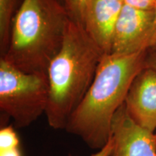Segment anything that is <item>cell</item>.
Wrapping results in <instances>:
<instances>
[{
    "label": "cell",
    "instance_id": "1",
    "mask_svg": "<svg viewBox=\"0 0 156 156\" xmlns=\"http://www.w3.org/2000/svg\"><path fill=\"white\" fill-rule=\"evenodd\" d=\"M147 51L129 55L105 54L64 130L80 137L91 149H102L110 140L114 114L124 103L134 78L145 68Z\"/></svg>",
    "mask_w": 156,
    "mask_h": 156
},
{
    "label": "cell",
    "instance_id": "2",
    "mask_svg": "<svg viewBox=\"0 0 156 156\" xmlns=\"http://www.w3.org/2000/svg\"><path fill=\"white\" fill-rule=\"evenodd\" d=\"M105 54L80 23L69 18L63 44L48 66L46 116L54 129H65L86 95Z\"/></svg>",
    "mask_w": 156,
    "mask_h": 156
},
{
    "label": "cell",
    "instance_id": "3",
    "mask_svg": "<svg viewBox=\"0 0 156 156\" xmlns=\"http://www.w3.org/2000/svg\"><path fill=\"white\" fill-rule=\"evenodd\" d=\"M69 18L60 0H23L1 58L25 73L47 74L63 44Z\"/></svg>",
    "mask_w": 156,
    "mask_h": 156
},
{
    "label": "cell",
    "instance_id": "4",
    "mask_svg": "<svg viewBox=\"0 0 156 156\" xmlns=\"http://www.w3.org/2000/svg\"><path fill=\"white\" fill-rule=\"evenodd\" d=\"M48 97L47 74L25 73L0 58V110L15 128L27 127L46 114Z\"/></svg>",
    "mask_w": 156,
    "mask_h": 156
},
{
    "label": "cell",
    "instance_id": "5",
    "mask_svg": "<svg viewBox=\"0 0 156 156\" xmlns=\"http://www.w3.org/2000/svg\"><path fill=\"white\" fill-rule=\"evenodd\" d=\"M154 25V10H142L124 4L115 25L110 54L129 55L151 48Z\"/></svg>",
    "mask_w": 156,
    "mask_h": 156
},
{
    "label": "cell",
    "instance_id": "6",
    "mask_svg": "<svg viewBox=\"0 0 156 156\" xmlns=\"http://www.w3.org/2000/svg\"><path fill=\"white\" fill-rule=\"evenodd\" d=\"M111 156H156V135L142 127L122 104L114 114L111 129Z\"/></svg>",
    "mask_w": 156,
    "mask_h": 156
},
{
    "label": "cell",
    "instance_id": "7",
    "mask_svg": "<svg viewBox=\"0 0 156 156\" xmlns=\"http://www.w3.org/2000/svg\"><path fill=\"white\" fill-rule=\"evenodd\" d=\"M129 116L142 127L156 131V72L145 68L132 82L125 101Z\"/></svg>",
    "mask_w": 156,
    "mask_h": 156
},
{
    "label": "cell",
    "instance_id": "8",
    "mask_svg": "<svg viewBox=\"0 0 156 156\" xmlns=\"http://www.w3.org/2000/svg\"><path fill=\"white\" fill-rule=\"evenodd\" d=\"M123 5L117 0H91L87 7L83 26L105 54L111 53L115 25Z\"/></svg>",
    "mask_w": 156,
    "mask_h": 156
},
{
    "label": "cell",
    "instance_id": "9",
    "mask_svg": "<svg viewBox=\"0 0 156 156\" xmlns=\"http://www.w3.org/2000/svg\"><path fill=\"white\" fill-rule=\"evenodd\" d=\"M23 0H0V53L5 55L9 46L13 20Z\"/></svg>",
    "mask_w": 156,
    "mask_h": 156
},
{
    "label": "cell",
    "instance_id": "10",
    "mask_svg": "<svg viewBox=\"0 0 156 156\" xmlns=\"http://www.w3.org/2000/svg\"><path fill=\"white\" fill-rule=\"evenodd\" d=\"M70 17L83 25L87 7L91 0H62Z\"/></svg>",
    "mask_w": 156,
    "mask_h": 156
},
{
    "label": "cell",
    "instance_id": "11",
    "mask_svg": "<svg viewBox=\"0 0 156 156\" xmlns=\"http://www.w3.org/2000/svg\"><path fill=\"white\" fill-rule=\"evenodd\" d=\"M20 140L14 126H4L0 130V150L19 147Z\"/></svg>",
    "mask_w": 156,
    "mask_h": 156
},
{
    "label": "cell",
    "instance_id": "12",
    "mask_svg": "<svg viewBox=\"0 0 156 156\" xmlns=\"http://www.w3.org/2000/svg\"><path fill=\"white\" fill-rule=\"evenodd\" d=\"M123 2L126 5L138 9L154 10L155 0H123Z\"/></svg>",
    "mask_w": 156,
    "mask_h": 156
},
{
    "label": "cell",
    "instance_id": "13",
    "mask_svg": "<svg viewBox=\"0 0 156 156\" xmlns=\"http://www.w3.org/2000/svg\"><path fill=\"white\" fill-rule=\"evenodd\" d=\"M145 68H150L156 72V48H150L147 51Z\"/></svg>",
    "mask_w": 156,
    "mask_h": 156
},
{
    "label": "cell",
    "instance_id": "14",
    "mask_svg": "<svg viewBox=\"0 0 156 156\" xmlns=\"http://www.w3.org/2000/svg\"><path fill=\"white\" fill-rule=\"evenodd\" d=\"M112 149H113V144H112V140L111 139L108 140V143L103 147L102 149L98 151L96 153L93 154L90 156H111L112 153Z\"/></svg>",
    "mask_w": 156,
    "mask_h": 156
},
{
    "label": "cell",
    "instance_id": "15",
    "mask_svg": "<svg viewBox=\"0 0 156 156\" xmlns=\"http://www.w3.org/2000/svg\"><path fill=\"white\" fill-rule=\"evenodd\" d=\"M0 156H22L19 147L9 148V149L0 150Z\"/></svg>",
    "mask_w": 156,
    "mask_h": 156
},
{
    "label": "cell",
    "instance_id": "16",
    "mask_svg": "<svg viewBox=\"0 0 156 156\" xmlns=\"http://www.w3.org/2000/svg\"><path fill=\"white\" fill-rule=\"evenodd\" d=\"M154 12H155V25H154V32H153V38H152L151 48H156V0H155V8H154Z\"/></svg>",
    "mask_w": 156,
    "mask_h": 156
},
{
    "label": "cell",
    "instance_id": "17",
    "mask_svg": "<svg viewBox=\"0 0 156 156\" xmlns=\"http://www.w3.org/2000/svg\"><path fill=\"white\" fill-rule=\"evenodd\" d=\"M117 1H122L123 2V0H117Z\"/></svg>",
    "mask_w": 156,
    "mask_h": 156
},
{
    "label": "cell",
    "instance_id": "18",
    "mask_svg": "<svg viewBox=\"0 0 156 156\" xmlns=\"http://www.w3.org/2000/svg\"><path fill=\"white\" fill-rule=\"evenodd\" d=\"M155 135H156V133H155Z\"/></svg>",
    "mask_w": 156,
    "mask_h": 156
}]
</instances>
